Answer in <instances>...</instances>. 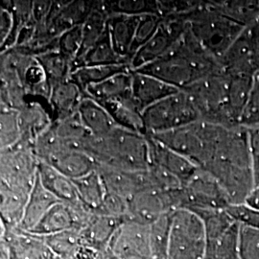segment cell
<instances>
[{
	"instance_id": "obj_1",
	"label": "cell",
	"mask_w": 259,
	"mask_h": 259,
	"mask_svg": "<svg viewBox=\"0 0 259 259\" xmlns=\"http://www.w3.org/2000/svg\"><path fill=\"white\" fill-rule=\"evenodd\" d=\"M222 185L232 204H243L254 187L248 129L227 128L211 160L201 168Z\"/></svg>"
},
{
	"instance_id": "obj_2",
	"label": "cell",
	"mask_w": 259,
	"mask_h": 259,
	"mask_svg": "<svg viewBox=\"0 0 259 259\" xmlns=\"http://www.w3.org/2000/svg\"><path fill=\"white\" fill-rule=\"evenodd\" d=\"M82 149L97 165L127 171H145L150 166L148 136L120 127L103 138L91 137Z\"/></svg>"
},
{
	"instance_id": "obj_3",
	"label": "cell",
	"mask_w": 259,
	"mask_h": 259,
	"mask_svg": "<svg viewBox=\"0 0 259 259\" xmlns=\"http://www.w3.org/2000/svg\"><path fill=\"white\" fill-rule=\"evenodd\" d=\"M185 19L193 36L220 63L247 27L219 12L212 1L200 2Z\"/></svg>"
},
{
	"instance_id": "obj_4",
	"label": "cell",
	"mask_w": 259,
	"mask_h": 259,
	"mask_svg": "<svg viewBox=\"0 0 259 259\" xmlns=\"http://www.w3.org/2000/svg\"><path fill=\"white\" fill-rule=\"evenodd\" d=\"M204 222L196 213L180 208L171 212L166 259H206Z\"/></svg>"
},
{
	"instance_id": "obj_5",
	"label": "cell",
	"mask_w": 259,
	"mask_h": 259,
	"mask_svg": "<svg viewBox=\"0 0 259 259\" xmlns=\"http://www.w3.org/2000/svg\"><path fill=\"white\" fill-rule=\"evenodd\" d=\"M148 136L179 129L201 120L190 96L179 91L143 111Z\"/></svg>"
},
{
	"instance_id": "obj_6",
	"label": "cell",
	"mask_w": 259,
	"mask_h": 259,
	"mask_svg": "<svg viewBox=\"0 0 259 259\" xmlns=\"http://www.w3.org/2000/svg\"><path fill=\"white\" fill-rule=\"evenodd\" d=\"M151 137L188 158L200 168L205 166L212 158L214 145L203 120L196 121L179 129L151 135Z\"/></svg>"
},
{
	"instance_id": "obj_7",
	"label": "cell",
	"mask_w": 259,
	"mask_h": 259,
	"mask_svg": "<svg viewBox=\"0 0 259 259\" xmlns=\"http://www.w3.org/2000/svg\"><path fill=\"white\" fill-rule=\"evenodd\" d=\"M38 158L31 148L0 151V186L30 195L37 181Z\"/></svg>"
},
{
	"instance_id": "obj_8",
	"label": "cell",
	"mask_w": 259,
	"mask_h": 259,
	"mask_svg": "<svg viewBox=\"0 0 259 259\" xmlns=\"http://www.w3.org/2000/svg\"><path fill=\"white\" fill-rule=\"evenodd\" d=\"M185 16L163 18L157 33L133 56L130 64L132 70H138L154 63L173 49L187 29Z\"/></svg>"
},
{
	"instance_id": "obj_9",
	"label": "cell",
	"mask_w": 259,
	"mask_h": 259,
	"mask_svg": "<svg viewBox=\"0 0 259 259\" xmlns=\"http://www.w3.org/2000/svg\"><path fill=\"white\" fill-rule=\"evenodd\" d=\"M184 208L192 211L226 210L232 204L222 185L201 168L184 186Z\"/></svg>"
},
{
	"instance_id": "obj_10",
	"label": "cell",
	"mask_w": 259,
	"mask_h": 259,
	"mask_svg": "<svg viewBox=\"0 0 259 259\" xmlns=\"http://www.w3.org/2000/svg\"><path fill=\"white\" fill-rule=\"evenodd\" d=\"M106 253L109 259H155L150 239V225L124 220Z\"/></svg>"
},
{
	"instance_id": "obj_11",
	"label": "cell",
	"mask_w": 259,
	"mask_h": 259,
	"mask_svg": "<svg viewBox=\"0 0 259 259\" xmlns=\"http://www.w3.org/2000/svg\"><path fill=\"white\" fill-rule=\"evenodd\" d=\"M229 74L254 75L259 70V20L243 30L221 60Z\"/></svg>"
},
{
	"instance_id": "obj_12",
	"label": "cell",
	"mask_w": 259,
	"mask_h": 259,
	"mask_svg": "<svg viewBox=\"0 0 259 259\" xmlns=\"http://www.w3.org/2000/svg\"><path fill=\"white\" fill-rule=\"evenodd\" d=\"M19 115L20 139L16 146L33 149L37 138L54 123L49 100L28 96L25 105L19 111Z\"/></svg>"
},
{
	"instance_id": "obj_13",
	"label": "cell",
	"mask_w": 259,
	"mask_h": 259,
	"mask_svg": "<svg viewBox=\"0 0 259 259\" xmlns=\"http://www.w3.org/2000/svg\"><path fill=\"white\" fill-rule=\"evenodd\" d=\"M1 240L5 241L16 259H60L49 248L45 238L19 227L1 229Z\"/></svg>"
},
{
	"instance_id": "obj_14",
	"label": "cell",
	"mask_w": 259,
	"mask_h": 259,
	"mask_svg": "<svg viewBox=\"0 0 259 259\" xmlns=\"http://www.w3.org/2000/svg\"><path fill=\"white\" fill-rule=\"evenodd\" d=\"M97 170L102 177L107 192L118 195L128 201L140 191L152 188L148 169L145 171H127L97 165Z\"/></svg>"
},
{
	"instance_id": "obj_15",
	"label": "cell",
	"mask_w": 259,
	"mask_h": 259,
	"mask_svg": "<svg viewBox=\"0 0 259 259\" xmlns=\"http://www.w3.org/2000/svg\"><path fill=\"white\" fill-rule=\"evenodd\" d=\"M150 147V165L154 164L165 169L177 177L185 186L194 176L200 167L181 154L160 143L153 137L148 136Z\"/></svg>"
},
{
	"instance_id": "obj_16",
	"label": "cell",
	"mask_w": 259,
	"mask_h": 259,
	"mask_svg": "<svg viewBox=\"0 0 259 259\" xmlns=\"http://www.w3.org/2000/svg\"><path fill=\"white\" fill-rule=\"evenodd\" d=\"M45 162L71 180L80 179L97 169V163L85 151L70 145H65Z\"/></svg>"
},
{
	"instance_id": "obj_17",
	"label": "cell",
	"mask_w": 259,
	"mask_h": 259,
	"mask_svg": "<svg viewBox=\"0 0 259 259\" xmlns=\"http://www.w3.org/2000/svg\"><path fill=\"white\" fill-rule=\"evenodd\" d=\"M179 91L154 76L134 70L132 72V94L143 110Z\"/></svg>"
},
{
	"instance_id": "obj_18",
	"label": "cell",
	"mask_w": 259,
	"mask_h": 259,
	"mask_svg": "<svg viewBox=\"0 0 259 259\" xmlns=\"http://www.w3.org/2000/svg\"><path fill=\"white\" fill-rule=\"evenodd\" d=\"M84 96V92L71 78L55 85L49 97L54 122L64 120L78 113Z\"/></svg>"
},
{
	"instance_id": "obj_19",
	"label": "cell",
	"mask_w": 259,
	"mask_h": 259,
	"mask_svg": "<svg viewBox=\"0 0 259 259\" xmlns=\"http://www.w3.org/2000/svg\"><path fill=\"white\" fill-rule=\"evenodd\" d=\"M123 221L94 213L80 231L82 243L100 252H106Z\"/></svg>"
},
{
	"instance_id": "obj_20",
	"label": "cell",
	"mask_w": 259,
	"mask_h": 259,
	"mask_svg": "<svg viewBox=\"0 0 259 259\" xmlns=\"http://www.w3.org/2000/svg\"><path fill=\"white\" fill-rule=\"evenodd\" d=\"M102 105L109 111L117 127L148 136L143 117L144 110L133 97V94L120 100Z\"/></svg>"
},
{
	"instance_id": "obj_21",
	"label": "cell",
	"mask_w": 259,
	"mask_h": 259,
	"mask_svg": "<svg viewBox=\"0 0 259 259\" xmlns=\"http://www.w3.org/2000/svg\"><path fill=\"white\" fill-rule=\"evenodd\" d=\"M141 16L111 15L108 20V31L111 44L119 55L128 59L131 64L136 31Z\"/></svg>"
},
{
	"instance_id": "obj_22",
	"label": "cell",
	"mask_w": 259,
	"mask_h": 259,
	"mask_svg": "<svg viewBox=\"0 0 259 259\" xmlns=\"http://www.w3.org/2000/svg\"><path fill=\"white\" fill-rule=\"evenodd\" d=\"M78 114L93 138H103L117 127L102 104L87 95L80 104Z\"/></svg>"
},
{
	"instance_id": "obj_23",
	"label": "cell",
	"mask_w": 259,
	"mask_h": 259,
	"mask_svg": "<svg viewBox=\"0 0 259 259\" xmlns=\"http://www.w3.org/2000/svg\"><path fill=\"white\" fill-rule=\"evenodd\" d=\"M60 201L50 193L40 183L38 177L29 195L24 215L19 228L23 231L31 232L45 217L53 205Z\"/></svg>"
},
{
	"instance_id": "obj_24",
	"label": "cell",
	"mask_w": 259,
	"mask_h": 259,
	"mask_svg": "<svg viewBox=\"0 0 259 259\" xmlns=\"http://www.w3.org/2000/svg\"><path fill=\"white\" fill-rule=\"evenodd\" d=\"M97 1H69L64 10L51 20L47 28L51 35L59 37L64 32L76 27L82 26L89 19Z\"/></svg>"
},
{
	"instance_id": "obj_25",
	"label": "cell",
	"mask_w": 259,
	"mask_h": 259,
	"mask_svg": "<svg viewBox=\"0 0 259 259\" xmlns=\"http://www.w3.org/2000/svg\"><path fill=\"white\" fill-rule=\"evenodd\" d=\"M37 177L47 190L63 203L79 201L73 180L65 176L45 161H38Z\"/></svg>"
},
{
	"instance_id": "obj_26",
	"label": "cell",
	"mask_w": 259,
	"mask_h": 259,
	"mask_svg": "<svg viewBox=\"0 0 259 259\" xmlns=\"http://www.w3.org/2000/svg\"><path fill=\"white\" fill-rule=\"evenodd\" d=\"M133 70L115 75L102 83L89 87L84 93L100 104L117 101L132 95Z\"/></svg>"
},
{
	"instance_id": "obj_27",
	"label": "cell",
	"mask_w": 259,
	"mask_h": 259,
	"mask_svg": "<svg viewBox=\"0 0 259 259\" xmlns=\"http://www.w3.org/2000/svg\"><path fill=\"white\" fill-rule=\"evenodd\" d=\"M110 65H130V61L116 52L111 44L109 31L107 30L105 35L96 45H94L87 53L75 61L73 70L82 66Z\"/></svg>"
},
{
	"instance_id": "obj_28",
	"label": "cell",
	"mask_w": 259,
	"mask_h": 259,
	"mask_svg": "<svg viewBox=\"0 0 259 259\" xmlns=\"http://www.w3.org/2000/svg\"><path fill=\"white\" fill-rule=\"evenodd\" d=\"M29 195L22 194L0 186L1 229L11 230L20 226Z\"/></svg>"
},
{
	"instance_id": "obj_29",
	"label": "cell",
	"mask_w": 259,
	"mask_h": 259,
	"mask_svg": "<svg viewBox=\"0 0 259 259\" xmlns=\"http://www.w3.org/2000/svg\"><path fill=\"white\" fill-rule=\"evenodd\" d=\"M73 182L79 200L95 213L107 195L106 186L98 170L73 180Z\"/></svg>"
},
{
	"instance_id": "obj_30",
	"label": "cell",
	"mask_w": 259,
	"mask_h": 259,
	"mask_svg": "<svg viewBox=\"0 0 259 259\" xmlns=\"http://www.w3.org/2000/svg\"><path fill=\"white\" fill-rule=\"evenodd\" d=\"M108 20H109V15L104 8L103 1H97L93 13L82 25V32H83L82 47L76 60L82 57L84 53H87L105 35V33L108 30Z\"/></svg>"
},
{
	"instance_id": "obj_31",
	"label": "cell",
	"mask_w": 259,
	"mask_h": 259,
	"mask_svg": "<svg viewBox=\"0 0 259 259\" xmlns=\"http://www.w3.org/2000/svg\"><path fill=\"white\" fill-rule=\"evenodd\" d=\"M129 65H92L76 68L71 73L73 80L83 92L91 85L102 83L115 75L131 71Z\"/></svg>"
},
{
	"instance_id": "obj_32",
	"label": "cell",
	"mask_w": 259,
	"mask_h": 259,
	"mask_svg": "<svg viewBox=\"0 0 259 259\" xmlns=\"http://www.w3.org/2000/svg\"><path fill=\"white\" fill-rule=\"evenodd\" d=\"M45 70L47 81L51 88L70 79L73 64L58 49L47 52L36 58Z\"/></svg>"
},
{
	"instance_id": "obj_33",
	"label": "cell",
	"mask_w": 259,
	"mask_h": 259,
	"mask_svg": "<svg viewBox=\"0 0 259 259\" xmlns=\"http://www.w3.org/2000/svg\"><path fill=\"white\" fill-rule=\"evenodd\" d=\"M52 127L59 139L73 147L82 149L83 143L92 137L78 113L64 120L56 121Z\"/></svg>"
},
{
	"instance_id": "obj_34",
	"label": "cell",
	"mask_w": 259,
	"mask_h": 259,
	"mask_svg": "<svg viewBox=\"0 0 259 259\" xmlns=\"http://www.w3.org/2000/svg\"><path fill=\"white\" fill-rule=\"evenodd\" d=\"M28 96L40 97L49 100L52 88L47 81V75L37 59L34 58L20 75Z\"/></svg>"
},
{
	"instance_id": "obj_35",
	"label": "cell",
	"mask_w": 259,
	"mask_h": 259,
	"mask_svg": "<svg viewBox=\"0 0 259 259\" xmlns=\"http://www.w3.org/2000/svg\"><path fill=\"white\" fill-rule=\"evenodd\" d=\"M104 8L108 15H160L158 1L157 0H119L103 1Z\"/></svg>"
},
{
	"instance_id": "obj_36",
	"label": "cell",
	"mask_w": 259,
	"mask_h": 259,
	"mask_svg": "<svg viewBox=\"0 0 259 259\" xmlns=\"http://www.w3.org/2000/svg\"><path fill=\"white\" fill-rule=\"evenodd\" d=\"M239 232L240 225L235 222L228 232L208 247L206 259H241Z\"/></svg>"
},
{
	"instance_id": "obj_37",
	"label": "cell",
	"mask_w": 259,
	"mask_h": 259,
	"mask_svg": "<svg viewBox=\"0 0 259 259\" xmlns=\"http://www.w3.org/2000/svg\"><path fill=\"white\" fill-rule=\"evenodd\" d=\"M20 139L19 111L0 106V151L13 148Z\"/></svg>"
},
{
	"instance_id": "obj_38",
	"label": "cell",
	"mask_w": 259,
	"mask_h": 259,
	"mask_svg": "<svg viewBox=\"0 0 259 259\" xmlns=\"http://www.w3.org/2000/svg\"><path fill=\"white\" fill-rule=\"evenodd\" d=\"M42 237L60 259H74L76 252L82 244L80 232L74 230Z\"/></svg>"
},
{
	"instance_id": "obj_39",
	"label": "cell",
	"mask_w": 259,
	"mask_h": 259,
	"mask_svg": "<svg viewBox=\"0 0 259 259\" xmlns=\"http://www.w3.org/2000/svg\"><path fill=\"white\" fill-rule=\"evenodd\" d=\"M11 9L14 16V30L7 45L1 50V53L16 47L21 31L34 21L33 1H26V0L11 1Z\"/></svg>"
},
{
	"instance_id": "obj_40",
	"label": "cell",
	"mask_w": 259,
	"mask_h": 259,
	"mask_svg": "<svg viewBox=\"0 0 259 259\" xmlns=\"http://www.w3.org/2000/svg\"><path fill=\"white\" fill-rule=\"evenodd\" d=\"M170 216L171 212L167 213L150 225V239L155 259H166Z\"/></svg>"
},
{
	"instance_id": "obj_41",
	"label": "cell",
	"mask_w": 259,
	"mask_h": 259,
	"mask_svg": "<svg viewBox=\"0 0 259 259\" xmlns=\"http://www.w3.org/2000/svg\"><path fill=\"white\" fill-rule=\"evenodd\" d=\"M83 40L82 26H76L64 32L58 37V50L74 63L79 55Z\"/></svg>"
},
{
	"instance_id": "obj_42",
	"label": "cell",
	"mask_w": 259,
	"mask_h": 259,
	"mask_svg": "<svg viewBox=\"0 0 259 259\" xmlns=\"http://www.w3.org/2000/svg\"><path fill=\"white\" fill-rule=\"evenodd\" d=\"M162 20L163 17L159 15H144L140 17L136 31V37L133 47V56L138 49L144 44H146L157 33Z\"/></svg>"
},
{
	"instance_id": "obj_43",
	"label": "cell",
	"mask_w": 259,
	"mask_h": 259,
	"mask_svg": "<svg viewBox=\"0 0 259 259\" xmlns=\"http://www.w3.org/2000/svg\"><path fill=\"white\" fill-rule=\"evenodd\" d=\"M239 125L245 128L259 125V70L253 75L250 96L241 115Z\"/></svg>"
},
{
	"instance_id": "obj_44",
	"label": "cell",
	"mask_w": 259,
	"mask_h": 259,
	"mask_svg": "<svg viewBox=\"0 0 259 259\" xmlns=\"http://www.w3.org/2000/svg\"><path fill=\"white\" fill-rule=\"evenodd\" d=\"M95 213L124 221L129 216V201L118 195L107 192L101 206Z\"/></svg>"
},
{
	"instance_id": "obj_45",
	"label": "cell",
	"mask_w": 259,
	"mask_h": 259,
	"mask_svg": "<svg viewBox=\"0 0 259 259\" xmlns=\"http://www.w3.org/2000/svg\"><path fill=\"white\" fill-rule=\"evenodd\" d=\"M239 251L241 259H259V229L240 225Z\"/></svg>"
},
{
	"instance_id": "obj_46",
	"label": "cell",
	"mask_w": 259,
	"mask_h": 259,
	"mask_svg": "<svg viewBox=\"0 0 259 259\" xmlns=\"http://www.w3.org/2000/svg\"><path fill=\"white\" fill-rule=\"evenodd\" d=\"M227 212L234 222L241 226L259 229V210L250 206L246 203L232 204L227 209Z\"/></svg>"
},
{
	"instance_id": "obj_47",
	"label": "cell",
	"mask_w": 259,
	"mask_h": 259,
	"mask_svg": "<svg viewBox=\"0 0 259 259\" xmlns=\"http://www.w3.org/2000/svg\"><path fill=\"white\" fill-rule=\"evenodd\" d=\"M14 30V16L11 1H4L0 7V50L7 45Z\"/></svg>"
},
{
	"instance_id": "obj_48",
	"label": "cell",
	"mask_w": 259,
	"mask_h": 259,
	"mask_svg": "<svg viewBox=\"0 0 259 259\" xmlns=\"http://www.w3.org/2000/svg\"><path fill=\"white\" fill-rule=\"evenodd\" d=\"M249 134L254 186L259 185V125L247 128Z\"/></svg>"
},
{
	"instance_id": "obj_49",
	"label": "cell",
	"mask_w": 259,
	"mask_h": 259,
	"mask_svg": "<svg viewBox=\"0 0 259 259\" xmlns=\"http://www.w3.org/2000/svg\"><path fill=\"white\" fill-rule=\"evenodd\" d=\"M52 1H33V19L37 25H47Z\"/></svg>"
},
{
	"instance_id": "obj_50",
	"label": "cell",
	"mask_w": 259,
	"mask_h": 259,
	"mask_svg": "<svg viewBox=\"0 0 259 259\" xmlns=\"http://www.w3.org/2000/svg\"><path fill=\"white\" fill-rule=\"evenodd\" d=\"M104 252L94 250L84 244H81L80 248L77 250L74 259H99Z\"/></svg>"
},
{
	"instance_id": "obj_51",
	"label": "cell",
	"mask_w": 259,
	"mask_h": 259,
	"mask_svg": "<svg viewBox=\"0 0 259 259\" xmlns=\"http://www.w3.org/2000/svg\"><path fill=\"white\" fill-rule=\"evenodd\" d=\"M245 203L259 210V185L253 187Z\"/></svg>"
},
{
	"instance_id": "obj_52",
	"label": "cell",
	"mask_w": 259,
	"mask_h": 259,
	"mask_svg": "<svg viewBox=\"0 0 259 259\" xmlns=\"http://www.w3.org/2000/svg\"><path fill=\"white\" fill-rule=\"evenodd\" d=\"M99 259H109L108 258V255H107V253H106V252H104V253H103L102 255H101V256H100V258Z\"/></svg>"
},
{
	"instance_id": "obj_53",
	"label": "cell",
	"mask_w": 259,
	"mask_h": 259,
	"mask_svg": "<svg viewBox=\"0 0 259 259\" xmlns=\"http://www.w3.org/2000/svg\"><path fill=\"white\" fill-rule=\"evenodd\" d=\"M11 259H16L14 256H13V255H12V253H11Z\"/></svg>"
}]
</instances>
